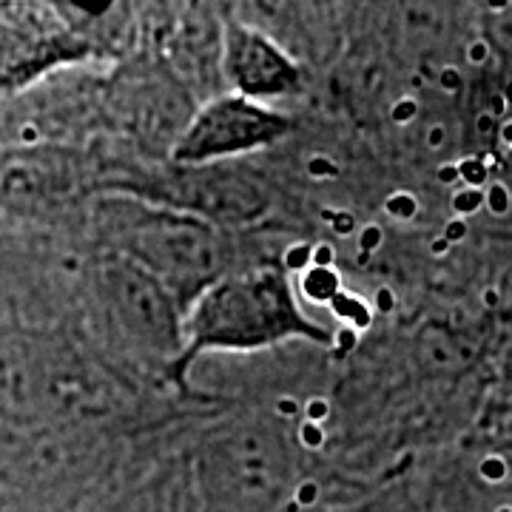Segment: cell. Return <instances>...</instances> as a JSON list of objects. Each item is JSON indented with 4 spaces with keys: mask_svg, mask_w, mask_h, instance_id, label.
<instances>
[{
    "mask_svg": "<svg viewBox=\"0 0 512 512\" xmlns=\"http://www.w3.org/2000/svg\"><path fill=\"white\" fill-rule=\"evenodd\" d=\"M487 57H490V46H487L484 40H476V43L467 46V63H470V66H484Z\"/></svg>",
    "mask_w": 512,
    "mask_h": 512,
    "instance_id": "16",
    "label": "cell"
},
{
    "mask_svg": "<svg viewBox=\"0 0 512 512\" xmlns=\"http://www.w3.org/2000/svg\"><path fill=\"white\" fill-rule=\"evenodd\" d=\"M333 217H336V211H330V208H325V211H322V220L325 222H333Z\"/></svg>",
    "mask_w": 512,
    "mask_h": 512,
    "instance_id": "29",
    "label": "cell"
},
{
    "mask_svg": "<svg viewBox=\"0 0 512 512\" xmlns=\"http://www.w3.org/2000/svg\"><path fill=\"white\" fill-rule=\"evenodd\" d=\"M356 342H359V336H356V328L339 330V336H336V356H348L350 350L356 348Z\"/></svg>",
    "mask_w": 512,
    "mask_h": 512,
    "instance_id": "15",
    "label": "cell"
},
{
    "mask_svg": "<svg viewBox=\"0 0 512 512\" xmlns=\"http://www.w3.org/2000/svg\"><path fill=\"white\" fill-rule=\"evenodd\" d=\"M384 231L376 225V222H370L362 228V237H359V251H365V254H373L379 245H382Z\"/></svg>",
    "mask_w": 512,
    "mask_h": 512,
    "instance_id": "10",
    "label": "cell"
},
{
    "mask_svg": "<svg viewBox=\"0 0 512 512\" xmlns=\"http://www.w3.org/2000/svg\"><path fill=\"white\" fill-rule=\"evenodd\" d=\"M498 302H501V293L495 291V288H487V291H484V305H487V308H498Z\"/></svg>",
    "mask_w": 512,
    "mask_h": 512,
    "instance_id": "27",
    "label": "cell"
},
{
    "mask_svg": "<svg viewBox=\"0 0 512 512\" xmlns=\"http://www.w3.org/2000/svg\"><path fill=\"white\" fill-rule=\"evenodd\" d=\"M376 311L379 313L396 311V293L390 291V288H379V291H376Z\"/></svg>",
    "mask_w": 512,
    "mask_h": 512,
    "instance_id": "19",
    "label": "cell"
},
{
    "mask_svg": "<svg viewBox=\"0 0 512 512\" xmlns=\"http://www.w3.org/2000/svg\"><path fill=\"white\" fill-rule=\"evenodd\" d=\"M330 225H333V231H336V234H350V231H353V217H350L348 211H342V214H336V217H333Z\"/></svg>",
    "mask_w": 512,
    "mask_h": 512,
    "instance_id": "22",
    "label": "cell"
},
{
    "mask_svg": "<svg viewBox=\"0 0 512 512\" xmlns=\"http://www.w3.org/2000/svg\"><path fill=\"white\" fill-rule=\"evenodd\" d=\"M467 234H470V225H467V220H464V217H453V220L444 225V234H441V237L447 239L450 245H458V242H464V239H467Z\"/></svg>",
    "mask_w": 512,
    "mask_h": 512,
    "instance_id": "12",
    "label": "cell"
},
{
    "mask_svg": "<svg viewBox=\"0 0 512 512\" xmlns=\"http://www.w3.org/2000/svg\"><path fill=\"white\" fill-rule=\"evenodd\" d=\"M285 510H288V512H299V510H302V507H299V504H296V501H291V504H288V507H285Z\"/></svg>",
    "mask_w": 512,
    "mask_h": 512,
    "instance_id": "31",
    "label": "cell"
},
{
    "mask_svg": "<svg viewBox=\"0 0 512 512\" xmlns=\"http://www.w3.org/2000/svg\"><path fill=\"white\" fill-rule=\"evenodd\" d=\"M444 140H447V131H444V126H433L430 131H427V146L433 148V151L444 146Z\"/></svg>",
    "mask_w": 512,
    "mask_h": 512,
    "instance_id": "23",
    "label": "cell"
},
{
    "mask_svg": "<svg viewBox=\"0 0 512 512\" xmlns=\"http://www.w3.org/2000/svg\"><path fill=\"white\" fill-rule=\"evenodd\" d=\"M302 288L305 293L316 299V302H330L336 293H339V276L333 274V268L330 271H322V268H311L308 276H305V282H302Z\"/></svg>",
    "mask_w": 512,
    "mask_h": 512,
    "instance_id": "1",
    "label": "cell"
},
{
    "mask_svg": "<svg viewBox=\"0 0 512 512\" xmlns=\"http://www.w3.org/2000/svg\"><path fill=\"white\" fill-rule=\"evenodd\" d=\"M299 441H302L308 450H319V447L325 444V430H322V424L302 421V427H299Z\"/></svg>",
    "mask_w": 512,
    "mask_h": 512,
    "instance_id": "9",
    "label": "cell"
},
{
    "mask_svg": "<svg viewBox=\"0 0 512 512\" xmlns=\"http://www.w3.org/2000/svg\"><path fill=\"white\" fill-rule=\"evenodd\" d=\"M424 86V80H421V74H413V89H421Z\"/></svg>",
    "mask_w": 512,
    "mask_h": 512,
    "instance_id": "30",
    "label": "cell"
},
{
    "mask_svg": "<svg viewBox=\"0 0 512 512\" xmlns=\"http://www.w3.org/2000/svg\"><path fill=\"white\" fill-rule=\"evenodd\" d=\"M458 174L467 183V188H481V185L487 183V177H490V165L484 163V160H478V157H467V160L458 163Z\"/></svg>",
    "mask_w": 512,
    "mask_h": 512,
    "instance_id": "4",
    "label": "cell"
},
{
    "mask_svg": "<svg viewBox=\"0 0 512 512\" xmlns=\"http://www.w3.org/2000/svg\"><path fill=\"white\" fill-rule=\"evenodd\" d=\"M333 245L322 242V245H313V268H322V271H330L333 268Z\"/></svg>",
    "mask_w": 512,
    "mask_h": 512,
    "instance_id": "14",
    "label": "cell"
},
{
    "mask_svg": "<svg viewBox=\"0 0 512 512\" xmlns=\"http://www.w3.org/2000/svg\"><path fill=\"white\" fill-rule=\"evenodd\" d=\"M274 407H276V413H279V416H285V419H291V416L299 413V402L291 399V396H279Z\"/></svg>",
    "mask_w": 512,
    "mask_h": 512,
    "instance_id": "21",
    "label": "cell"
},
{
    "mask_svg": "<svg viewBox=\"0 0 512 512\" xmlns=\"http://www.w3.org/2000/svg\"><path fill=\"white\" fill-rule=\"evenodd\" d=\"M285 268L291 271H305V268H313V245L311 242H299V245H291L285 251Z\"/></svg>",
    "mask_w": 512,
    "mask_h": 512,
    "instance_id": "6",
    "label": "cell"
},
{
    "mask_svg": "<svg viewBox=\"0 0 512 512\" xmlns=\"http://www.w3.org/2000/svg\"><path fill=\"white\" fill-rule=\"evenodd\" d=\"M305 416H308V421H313V424H322V421L330 416V402L328 399H322V396H316V399H311L308 407H305Z\"/></svg>",
    "mask_w": 512,
    "mask_h": 512,
    "instance_id": "13",
    "label": "cell"
},
{
    "mask_svg": "<svg viewBox=\"0 0 512 512\" xmlns=\"http://www.w3.org/2000/svg\"><path fill=\"white\" fill-rule=\"evenodd\" d=\"M20 137H23L26 143H37V140H40V131H37L32 123H26V126H23V131H20Z\"/></svg>",
    "mask_w": 512,
    "mask_h": 512,
    "instance_id": "26",
    "label": "cell"
},
{
    "mask_svg": "<svg viewBox=\"0 0 512 512\" xmlns=\"http://www.w3.org/2000/svg\"><path fill=\"white\" fill-rule=\"evenodd\" d=\"M450 248H453V245H450V242H447V239H444V237L433 239V242H430V251H433V254H436V256H444V254H447V251H450Z\"/></svg>",
    "mask_w": 512,
    "mask_h": 512,
    "instance_id": "24",
    "label": "cell"
},
{
    "mask_svg": "<svg viewBox=\"0 0 512 512\" xmlns=\"http://www.w3.org/2000/svg\"><path fill=\"white\" fill-rule=\"evenodd\" d=\"M316 498H319V487H316V481H305L299 490H296V504L299 507H311V504H316Z\"/></svg>",
    "mask_w": 512,
    "mask_h": 512,
    "instance_id": "17",
    "label": "cell"
},
{
    "mask_svg": "<svg viewBox=\"0 0 512 512\" xmlns=\"http://www.w3.org/2000/svg\"><path fill=\"white\" fill-rule=\"evenodd\" d=\"M384 211L399 222H410L419 214V200L410 191H396L384 200Z\"/></svg>",
    "mask_w": 512,
    "mask_h": 512,
    "instance_id": "2",
    "label": "cell"
},
{
    "mask_svg": "<svg viewBox=\"0 0 512 512\" xmlns=\"http://www.w3.org/2000/svg\"><path fill=\"white\" fill-rule=\"evenodd\" d=\"M439 86L444 92H458L461 89V72L453 66H444L439 74Z\"/></svg>",
    "mask_w": 512,
    "mask_h": 512,
    "instance_id": "18",
    "label": "cell"
},
{
    "mask_svg": "<svg viewBox=\"0 0 512 512\" xmlns=\"http://www.w3.org/2000/svg\"><path fill=\"white\" fill-rule=\"evenodd\" d=\"M450 205H453L458 217H470V214H476L478 208L487 205V194H484V188H461V191L453 194Z\"/></svg>",
    "mask_w": 512,
    "mask_h": 512,
    "instance_id": "3",
    "label": "cell"
},
{
    "mask_svg": "<svg viewBox=\"0 0 512 512\" xmlns=\"http://www.w3.org/2000/svg\"><path fill=\"white\" fill-rule=\"evenodd\" d=\"M436 180L441 185H453L461 180V174H458V163H444L439 165V171H436Z\"/></svg>",
    "mask_w": 512,
    "mask_h": 512,
    "instance_id": "20",
    "label": "cell"
},
{
    "mask_svg": "<svg viewBox=\"0 0 512 512\" xmlns=\"http://www.w3.org/2000/svg\"><path fill=\"white\" fill-rule=\"evenodd\" d=\"M498 512H512V507H501V510Z\"/></svg>",
    "mask_w": 512,
    "mask_h": 512,
    "instance_id": "32",
    "label": "cell"
},
{
    "mask_svg": "<svg viewBox=\"0 0 512 512\" xmlns=\"http://www.w3.org/2000/svg\"><path fill=\"white\" fill-rule=\"evenodd\" d=\"M356 262H359V265H367V262H370V254H365V251H359V254H356Z\"/></svg>",
    "mask_w": 512,
    "mask_h": 512,
    "instance_id": "28",
    "label": "cell"
},
{
    "mask_svg": "<svg viewBox=\"0 0 512 512\" xmlns=\"http://www.w3.org/2000/svg\"><path fill=\"white\" fill-rule=\"evenodd\" d=\"M510 191H512V188H510Z\"/></svg>",
    "mask_w": 512,
    "mask_h": 512,
    "instance_id": "33",
    "label": "cell"
},
{
    "mask_svg": "<svg viewBox=\"0 0 512 512\" xmlns=\"http://www.w3.org/2000/svg\"><path fill=\"white\" fill-rule=\"evenodd\" d=\"M507 473H510V467H507V461L501 456H487L478 464V476L484 478V481H493V484L504 481Z\"/></svg>",
    "mask_w": 512,
    "mask_h": 512,
    "instance_id": "8",
    "label": "cell"
},
{
    "mask_svg": "<svg viewBox=\"0 0 512 512\" xmlns=\"http://www.w3.org/2000/svg\"><path fill=\"white\" fill-rule=\"evenodd\" d=\"M416 114H419V100L416 97H402V100H396L393 103V109H390V120L396 123V126H407L410 120H416Z\"/></svg>",
    "mask_w": 512,
    "mask_h": 512,
    "instance_id": "7",
    "label": "cell"
},
{
    "mask_svg": "<svg viewBox=\"0 0 512 512\" xmlns=\"http://www.w3.org/2000/svg\"><path fill=\"white\" fill-rule=\"evenodd\" d=\"M308 174L313 180H330V177L339 174V168L328 157H313V160H308Z\"/></svg>",
    "mask_w": 512,
    "mask_h": 512,
    "instance_id": "11",
    "label": "cell"
},
{
    "mask_svg": "<svg viewBox=\"0 0 512 512\" xmlns=\"http://www.w3.org/2000/svg\"><path fill=\"white\" fill-rule=\"evenodd\" d=\"M493 128H495L493 114H481V117H478V131H481V134H490Z\"/></svg>",
    "mask_w": 512,
    "mask_h": 512,
    "instance_id": "25",
    "label": "cell"
},
{
    "mask_svg": "<svg viewBox=\"0 0 512 512\" xmlns=\"http://www.w3.org/2000/svg\"><path fill=\"white\" fill-rule=\"evenodd\" d=\"M487 208H490V214L493 217H504V214H510V205H512V191L504 183H493L487 191Z\"/></svg>",
    "mask_w": 512,
    "mask_h": 512,
    "instance_id": "5",
    "label": "cell"
}]
</instances>
